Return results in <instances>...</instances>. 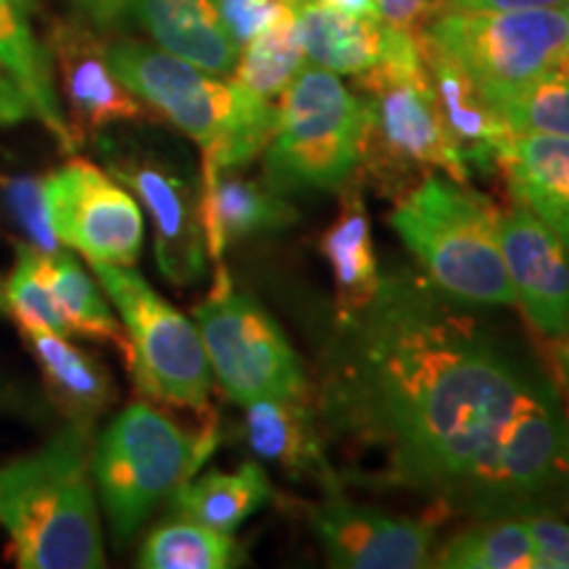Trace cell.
<instances>
[{
  "mask_svg": "<svg viewBox=\"0 0 569 569\" xmlns=\"http://www.w3.org/2000/svg\"><path fill=\"white\" fill-rule=\"evenodd\" d=\"M3 184V203L11 211V217L24 227L30 234L34 248L42 253L59 251V240L51 230V219L46 209V193H42V182L32 177H21V180L0 182Z\"/></svg>",
  "mask_w": 569,
  "mask_h": 569,
  "instance_id": "cell-32",
  "label": "cell"
},
{
  "mask_svg": "<svg viewBox=\"0 0 569 569\" xmlns=\"http://www.w3.org/2000/svg\"><path fill=\"white\" fill-rule=\"evenodd\" d=\"M213 448V422L193 436L142 401L113 417L90 453V472L113 540L127 543L161 501L193 478Z\"/></svg>",
  "mask_w": 569,
  "mask_h": 569,
  "instance_id": "cell-6",
  "label": "cell"
},
{
  "mask_svg": "<svg viewBox=\"0 0 569 569\" xmlns=\"http://www.w3.org/2000/svg\"><path fill=\"white\" fill-rule=\"evenodd\" d=\"M269 498L272 486L267 472L256 461H246L234 472H206L196 480L190 478L174 490L169 501L177 517L232 536Z\"/></svg>",
  "mask_w": 569,
  "mask_h": 569,
  "instance_id": "cell-25",
  "label": "cell"
},
{
  "mask_svg": "<svg viewBox=\"0 0 569 569\" xmlns=\"http://www.w3.org/2000/svg\"><path fill=\"white\" fill-rule=\"evenodd\" d=\"M38 359L51 401L69 422L90 425L111 407L117 390L96 356L80 351L67 336L51 330H21Z\"/></svg>",
  "mask_w": 569,
  "mask_h": 569,
  "instance_id": "cell-23",
  "label": "cell"
},
{
  "mask_svg": "<svg viewBox=\"0 0 569 569\" xmlns=\"http://www.w3.org/2000/svg\"><path fill=\"white\" fill-rule=\"evenodd\" d=\"M501 251L517 306L549 340L569 338V251L530 209L501 213Z\"/></svg>",
  "mask_w": 569,
  "mask_h": 569,
  "instance_id": "cell-15",
  "label": "cell"
},
{
  "mask_svg": "<svg viewBox=\"0 0 569 569\" xmlns=\"http://www.w3.org/2000/svg\"><path fill=\"white\" fill-rule=\"evenodd\" d=\"M90 425L69 422L38 451L0 467V528L24 569L106 565L101 519L90 482Z\"/></svg>",
  "mask_w": 569,
  "mask_h": 569,
  "instance_id": "cell-2",
  "label": "cell"
},
{
  "mask_svg": "<svg viewBox=\"0 0 569 569\" xmlns=\"http://www.w3.org/2000/svg\"><path fill=\"white\" fill-rule=\"evenodd\" d=\"M319 3L330 6V9L353 13V17H369V19H382L377 11L375 0H319Z\"/></svg>",
  "mask_w": 569,
  "mask_h": 569,
  "instance_id": "cell-39",
  "label": "cell"
},
{
  "mask_svg": "<svg viewBox=\"0 0 569 569\" xmlns=\"http://www.w3.org/2000/svg\"><path fill=\"white\" fill-rule=\"evenodd\" d=\"M111 174L132 188L153 219L156 264L177 288L193 284L206 269L201 188L184 163L142 146H117L106 153Z\"/></svg>",
  "mask_w": 569,
  "mask_h": 569,
  "instance_id": "cell-12",
  "label": "cell"
},
{
  "mask_svg": "<svg viewBox=\"0 0 569 569\" xmlns=\"http://www.w3.org/2000/svg\"><path fill=\"white\" fill-rule=\"evenodd\" d=\"M309 522L332 567L419 569L432 565L436 528L353 503L340 493L309 507Z\"/></svg>",
  "mask_w": 569,
  "mask_h": 569,
  "instance_id": "cell-14",
  "label": "cell"
},
{
  "mask_svg": "<svg viewBox=\"0 0 569 569\" xmlns=\"http://www.w3.org/2000/svg\"><path fill=\"white\" fill-rule=\"evenodd\" d=\"M415 269L380 277L338 317L319 361V430L365 461L356 478L498 517V461L549 380Z\"/></svg>",
  "mask_w": 569,
  "mask_h": 569,
  "instance_id": "cell-1",
  "label": "cell"
},
{
  "mask_svg": "<svg viewBox=\"0 0 569 569\" xmlns=\"http://www.w3.org/2000/svg\"><path fill=\"white\" fill-rule=\"evenodd\" d=\"M130 17L161 51L217 77H230L240 48L211 0H130Z\"/></svg>",
  "mask_w": 569,
  "mask_h": 569,
  "instance_id": "cell-21",
  "label": "cell"
},
{
  "mask_svg": "<svg viewBox=\"0 0 569 569\" xmlns=\"http://www.w3.org/2000/svg\"><path fill=\"white\" fill-rule=\"evenodd\" d=\"M365 101L359 167L382 193H398L415 177L443 172L467 184L469 169L443 124L419 42L353 77Z\"/></svg>",
  "mask_w": 569,
  "mask_h": 569,
  "instance_id": "cell-5",
  "label": "cell"
},
{
  "mask_svg": "<svg viewBox=\"0 0 569 569\" xmlns=\"http://www.w3.org/2000/svg\"><path fill=\"white\" fill-rule=\"evenodd\" d=\"M498 117L519 134H557L569 138V80L549 71L522 88L490 101Z\"/></svg>",
  "mask_w": 569,
  "mask_h": 569,
  "instance_id": "cell-31",
  "label": "cell"
},
{
  "mask_svg": "<svg viewBox=\"0 0 569 569\" xmlns=\"http://www.w3.org/2000/svg\"><path fill=\"white\" fill-rule=\"evenodd\" d=\"M375 3L388 24L417 38L430 24V19H436L446 9L448 0H375Z\"/></svg>",
  "mask_w": 569,
  "mask_h": 569,
  "instance_id": "cell-35",
  "label": "cell"
},
{
  "mask_svg": "<svg viewBox=\"0 0 569 569\" xmlns=\"http://www.w3.org/2000/svg\"><path fill=\"white\" fill-rule=\"evenodd\" d=\"M113 74L148 109L169 119L201 148L206 169H238L264 153L277 106L232 77H217L138 40L109 46Z\"/></svg>",
  "mask_w": 569,
  "mask_h": 569,
  "instance_id": "cell-3",
  "label": "cell"
},
{
  "mask_svg": "<svg viewBox=\"0 0 569 569\" xmlns=\"http://www.w3.org/2000/svg\"><path fill=\"white\" fill-rule=\"evenodd\" d=\"M351 180L340 184L343 190L340 211L336 222L327 227L319 240V251L330 264L332 280H336L338 317L361 309L375 296L382 277L377 269L372 227H369L365 201H361L359 184Z\"/></svg>",
  "mask_w": 569,
  "mask_h": 569,
  "instance_id": "cell-24",
  "label": "cell"
},
{
  "mask_svg": "<svg viewBox=\"0 0 569 569\" xmlns=\"http://www.w3.org/2000/svg\"><path fill=\"white\" fill-rule=\"evenodd\" d=\"M290 6L306 61L336 74L356 77L417 46L415 34L398 30L386 19L353 17L319 0H290Z\"/></svg>",
  "mask_w": 569,
  "mask_h": 569,
  "instance_id": "cell-16",
  "label": "cell"
},
{
  "mask_svg": "<svg viewBox=\"0 0 569 569\" xmlns=\"http://www.w3.org/2000/svg\"><path fill=\"white\" fill-rule=\"evenodd\" d=\"M246 440L256 457L282 467L290 478H311L327 493H338L340 480L325 453L309 398H261L248 403Z\"/></svg>",
  "mask_w": 569,
  "mask_h": 569,
  "instance_id": "cell-18",
  "label": "cell"
},
{
  "mask_svg": "<svg viewBox=\"0 0 569 569\" xmlns=\"http://www.w3.org/2000/svg\"><path fill=\"white\" fill-rule=\"evenodd\" d=\"M496 172L569 251V138L515 132L496 156Z\"/></svg>",
  "mask_w": 569,
  "mask_h": 569,
  "instance_id": "cell-20",
  "label": "cell"
},
{
  "mask_svg": "<svg viewBox=\"0 0 569 569\" xmlns=\"http://www.w3.org/2000/svg\"><path fill=\"white\" fill-rule=\"evenodd\" d=\"M303 63L306 53L301 34H298L293 6H290L280 19H274L267 30H261L240 48L238 63H234L230 77L246 90H251L253 96L274 101L301 71Z\"/></svg>",
  "mask_w": 569,
  "mask_h": 569,
  "instance_id": "cell-28",
  "label": "cell"
},
{
  "mask_svg": "<svg viewBox=\"0 0 569 569\" xmlns=\"http://www.w3.org/2000/svg\"><path fill=\"white\" fill-rule=\"evenodd\" d=\"M501 213L451 177L427 174L390 211L407 251L430 284L472 309L515 306L501 251Z\"/></svg>",
  "mask_w": 569,
  "mask_h": 569,
  "instance_id": "cell-4",
  "label": "cell"
},
{
  "mask_svg": "<svg viewBox=\"0 0 569 569\" xmlns=\"http://www.w3.org/2000/svg\"><path fill=\"white\" fill-rule=\"evenodd\" d=\"M532 551H536V569H569V525L546 511L525 515Z\"/></svg>",
  "mask_w": 569,
  "mask_h": 569,
  "instance_id": "cell-34",
  "label": "cell"
},
{
  "mask_svg": "<svg viewBox=\"0 0 569 569\" xmlns=\"http://www.w3.org/2000/svg\"><path fill=\"white\" fill-rule=\"evenodd\" d=\"M32 13L19 0H0V63L24 92L32 117L53 134L63 153H77L74 134L63 117L53 82V63L46 42L32 30Z\"/></svg>",
  "mask_w": 569,
  "mask_h": 569,
  "instance_id": "cell-22",
  "label": "cell"
},
{
  "mask_svg": "<svg viewBox=\"0 0 569 569\" xmlns=\"http://www.w3.org/2000/svg\"><path fill=\"white\" fill-rule=\"evenodd\" d=\"M32 117L30 103H27L24 92L13 82L9 69L0 63V127H11L19 122H27Z\"/></svg>",
  "mask_w": 569,
  "mask_h": 569,
  "instance_id": "cell-36",
  "label": "cell"
},
{
  "mask_svg": "<svg viewBox=\"0 0 569 569\" xmlns=\"http://www.w3.org/2000/svg\"><path fill=\"white\" fill-rule=\"evenodd\" d=\"M127 332V365L140 393L182 409H206L211 365L198 325L163 301L138 269L90 264Z\"/></svg>",
  "mask_w": 569,
  "mask_h": 569,
  "instance_id": "cell-9",
  "label": "cell"
},
{
  "mask_svg": "<svg viewBox=\"0 0 569 569\" xmlns=\"http://www.w3.org/2000/svg\"><path fill=\"white\" fill-rule=\"evenodd\" d=\"M559 377H561V386H565V393L569 398V338L559 340Z\"/></svg>",
  "mask_w": 569,
  "mask_h": 569,
  "instance_id": "cell-40",
  "label": "cell"
},
{
  "mask_svg": "<svg viewBox=\"0 0 569 569\" xmlns=\"http://www.w3.org/2000/svg\"><path fill=\"white\" fill-rule=\"evenodd\" d=\"M46 48L53 63L56 92L63 98L61 109L77 146L101 138L111 127L142 122L148 117V106L113 74L109 46L98 38L90 21H56Z\"/></svg>",
  "mask_w": 569,
  "mask_h": 569,
  "instance_id": "cell-13",
  "label": "cell"
},
{
  "mask_svg": "<svg viewBox=\"0 0 569 569\" xmlns=\"http://www.w3.org/2000/svg\"><path fill=\"white\" fill-rule=\"evenodd\" d=\"M217 284L196 309V325L224 393L240 407L261 398H309V375L280 325L253 298L234 293L224 269Z\"/></svg>",
  "mask_w": 569,
  "mask_h": 569,
  "instance_id": "cell-10",
  "label": "cell"
},
{
  "mask_svg": "<svg viewBox=\"0 0 569 569\" xmlns=\"http://www.w3.org/2000/svg\"><path fill=\"white\" fill-rule=\"evenodd\" d=\"M84 21L98 30H111L130 17V0H77Z\"/></svg>",
  "mask_w": 569,
  "mask_h": 569,
  "instance_id": "cell-37",
  "label": "cell"
},
{
  "mask_svg": "<svg viewBox=\"0 0 569 569\" xmlns=\"http://www.w3.org/2000/svg\"><path fill=\"white\" fill-rule=\"evenodd\" d=\"M365 101L336 71L306 61L282 90L264 148L267 184L277 193L340 190L359 169Z\"/></svg>",
  "mask_w": 569,
  "mask_h": 569,
  "instance_id": "cell-7",
  "label": "cell"
},
{
  "mask_svg": "<svg viewBox=\"0 0 569 569\" xmlns=\"http://www.w3.org/2000/svg\"><path fill=\"white\" fill-rule=\"evenodd\" d=\"M443 569H536L528 522L517 517L478 519L432 553Z\"/></svg>",
  "mask_w": 569,
  "mask_h": 569,
  "instance_id": "cell-26",
  "label": "cell"
},
{
  "mask_svg": "<svg viewBox=\"0 0 569 569\" xmlns=\"http://www.w3.org/2000/svg\"><path fill=\"white\" fill-rule=\"evenodd\" d=\"M56 240L90 264L132 267L142 248V211L134 196L90 161H69L42 182Z\"/></svg>",
  "mask_w": 569,
  "mask_h": 569,
  "instance_id": "cell-11",
  "label": "cell"
},
{
  "mask_svg": "<svg viewBox=\"0 0 569 569\" xmlns=\"http://www.w3.org/2000/svg\"><path fill=\"white\" fill-rule=\"evenodd\" d=\"M419 53H422L425 69L430 74L432 90H436L443 124L451 134L453 146L467 163V169L480 172H496V156L511 134L509 124L498 117L493 106L478 90V84L467 77V71L457 61L448 59L440 48L417 38Z\"/></svg>",
  "mask_w": 569,
  "mask_h": 569,
  "instance_id": "cell-19",
  "label": "cell"
},
{
  "mask_svg": "<svg viewBox=\"0 0 569 569\" xmlns=\"http://www.w3.org/2000/svg\"><path fill=\"white\" fill-rule=\"evenodd\" d=\"M48 282L59 303L63 319H67L71 336L101 340V343L119 346V351L130 353L124 327L111 315L109 303L101 293V282H92V277L84 272L80 261L67 251L46 253Z\"/></svg>",
  "mask_w": 569,
  "mask_h": 569,
  "instance_id": "cell-27",
  "label": "cell"
},
{
  "mask_svg": "<svg viewBox=\"0 0 569 569\" xmlns=\"http://www.w3.org/2000/svg\"><path fill=\"white\" fill-rule=\"evenodd\" d=\"M230 38L243 48L290 9V0H211Z\"/></svg>",
  "mask_w": 569,
  "mask_h": 569,
  "instance_id": "cell-33",
  "label": "cell"
},
{
  "mask_svg": "<svg viewBox=\"0 0 569 569\" xmlns=\"http://www.w3.org/2000/svg\"><path fill=\"white\" fill-rule=\"evenodd\" d=\"M19 3L24 6V9L30 11V13H40L48 3H51V0H19Z\"/></svg>",
  "mask_w": 569,
  "mask_h": 569,
  "instance_id": "cell-42",
  "label": "cell"
},
{
  "mask_svg": "<svg viewBox=\"0 0 569 569\" xmlns=\"http://www.w3.org/2000/svg\"><path fill=\"white\" fill-rule=\"evenodd\" d=\"M238 561L240 553L230 532L182 517L148 532L138 553V567L146 569H227Z\"/></svg>",
  "mask_w": 569,
  "mask_h": 569,
  "instance_id": "cell-29",
  "label": "cell"
},
{
  "mask_svg": "<svg viewBox=\"0 0 569 569\" xmlns=\"http://www.w3.org/2000/svg\"><path fill=\"white\" fill-rule=\"evenodd\" d=\"M567 0H448L446 9H472V11H511V9H551L565 6Z\"/></svg>",
  "mask_w": 569,
  "mask_h": 569,
  "instance_id": "cell-38",
  "label": "cell"
},
{
  "mask_svg": "<svg viewBox=\"0 0 569 569\" xmlns=\"http://www.w3.org/2000/svg\"><path fill=\"white\" fill-rule=\"evenodd\" d=\"M0 303L17 319L21 330H51L59 336H71L67 319H63L59 303L48 282L46 253L34 246H21L17 264L6 277Z\"/></svg>",
  "mask_w": 569,
  "mask_h": 569,
  "instance_id": "cell-30",
  "label": "cell"
},
{
  "mask_svg": "<svg viewBox=\"0 0 569 569\" xmlns=\"http://www.w3.org/2000/svg\"><path fill=\"white\" fill-rule=\"evenodd\" d=\"M298 211L267 182L246 180L232 169H206L201 177V224L206 253L222 261L224 251L256 234L296 224Z\"/></svg>",
  "mask_w": 569,
  "mask_h": 569,
  "instance_id": "cell-17",
  "label": "cell"
},
{
  "mask_svg": "<svg viewBox=\"0 0 569 569\" xmlns=\"http://www.w3.org/2000/svg\"><path fill=\"white\" fill-rule=\"evenodd\" d=\"M565 13H567V24H569V0L565 3ZM557 74L567 77V80H569V48L565 51V56H561V61H559V67H557Z\"/></svg>",
  "mask_w": 569,
  "mask_h": 569,
  "instance_id": "cell-41",
  "label": "cell"
},
{
  "mask_svg": "<svg viewBox=\"0 0 569 569\" xmlns=\"http://www.w3.org/2000/svg\"><path fill=\"white\" fill-rule=\"evenodd\" d=\"M417 38L453 59L490 103L493 98L557 71L569 48L565 6L472 11L443 9Z\"/></svg>",
  "mask_w": 569,
  "mask_h": 569,
  "instance_id": "cell-8",
  "label": "cell"
}]
</instances>
